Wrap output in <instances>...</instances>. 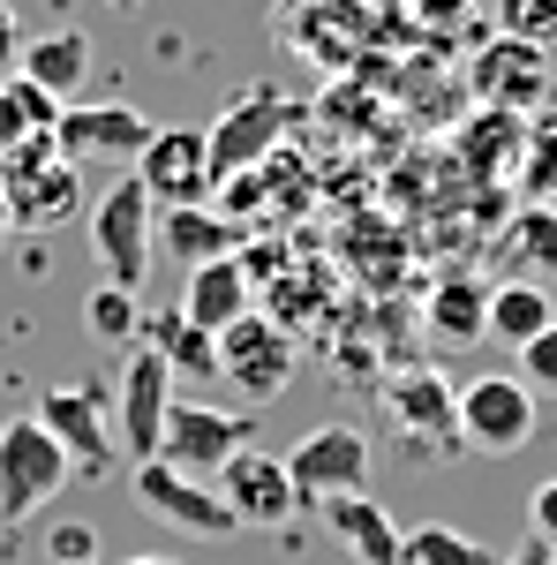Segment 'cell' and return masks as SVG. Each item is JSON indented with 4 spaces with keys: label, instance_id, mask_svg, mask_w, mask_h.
I'll return each mask as SVG.
<instances>
[{
    "label": "cell",
    "instance_id": "6da1fadb",
    "mask_svg": "<svg viewBox=\"0 0 557 565\" xmlns=\"http://www.w3.org/2000/svg\"><path fill=\"white\" fill-rule=\"evenodd\" d=\"M0 196H8V218L15 234H61L68 218L84 212V167L53 143V129L0 151Z\"/></svg>",
    "mask_w": 557,
    "mask_h": 565
},
{
    "label": "cell",
    "instance_id": "7a4b0ae2",
    "mask_svg": "<svg viewBox=\"0 0 557 565\" xmlns=\"http://www.w3.org/2000/svg\"><path fill=\"white\" fill-rule=\"evenodd\" d=\"M151 249H159V204L136 174L106 181L98 204H90V257L106 271V287H143L151 279Z\"/></svg>",
    "mask_w": 557,
    "mask_h": 565
},
{
    "label": "cell",
    "instance_id": "3957f363",
    "mask_svg": "<svg viewBox=\"0 0 557 565\" xmlns=\"http://www.w3.org/2000/svg\"><path fill=\"white\" fill-rule=\"evenodd\" d=\"M294 121V98L279 84H249L234 90L226 106H218V121L204 129V159H212V181H242L249 167H271V151H279V136Z\"/></svg>",
    "mask_w": 557,
    "mask_h": 565
},
{
    "label": "cell",
    "instance_id": "277c9868",
    "mask_svg": "<svg viewBox=\"0 0 557 565\" xmlns=\"http://www.w3.org/2000/svg\"><path fill=\"white\" fill-rule=\"evenodd\" d=\"M76 476V460L61 452V437L45 430L39 415L0 423V521L23 527L45 498H61V482Z\"/></svg>",
    "mask_w": 557,
    "mask_h": 565
},
{
    "label": "cell",
    "instance_id": "5b68a950",
    "mask_svg": "<svg viewBox=\"0 0 557 565\" xmlns=\"http://www.w3.org/2000/svg\"><path fill=\"white\" fill-rule=\"evenodd\" d=\"M53 143L76 167H136V151L151 143V121L129 98H68L53 121Z\"/></svg>",
    "mask_w": 557,
    "mask_h": 565
},
{
    "label": "cell",
    "instance_id": "8992f818",
    "mask_svg": "<svg viewBox=\"0 0 557 565\" xmlns=\"http://www.w3.org/2000/svg\"><path fill=\"white\" fill-rule=\"evenodd\" d=\"M167 407H173V370H167V354L136 340L129 362H121V385H114V445H129V460H159Z\"/></svg>",
    "mask_w": 557,
    "mask_h": 565
},
{
    "label": "cell",
    "instance_id": "52a82bcc",
    "mask_svg": "<svg viewBox=\"0 0 557 565\" xmlns=\"http://www.w3.org/2000/svg\"><path fill=\"white\" fill-rule=\"evenodd\" d=\"M279 460H287V482H294L301 505H324L340 490H369V437L346 430V423H324V430L294 437Z\"/></svg>",
    "mask_w": 557,
    "mask_h": 565
},
{
    "label": "cell",
    "instance_id": "ba28073f",
    "mask_svg": "<svg viewBox=\"0 0 557 565\" xmlns=\"http://www.w3.org/2000/svg\"><path fill=\"white\" fill-rule=\"evenodd\" d=\"M136 498L159 513L167 527L181 535H204V543H226V535H242L234 521V505L218 498L204 476H189V468H173V460H136Z\"/></svg>",
    "mask_w": 557,
    "mask_h": 565
},
{
    "label": "cell",
    "instance_id": "9c48e42d",
    "mask_svg": "<svg viewBox=\"0 0 557 565\" xmlns=\"http://www.w3.org/2000/svg\"><path fill=\"white\" fill-rule=\"evenodd\" d=\"M535 423H543V407H535V392L519 377H474V385H460V445L468 452L505 460V452H519L535 437Z\"/></svg>",
    "mask_w": 557,
    "mask_h": 565
},
{
    "label": "cell",
    "instance_id": "30bf717a",
    "mask_svg": "<svg viewBox=\"0 0 557 565\" xmlns=\"http://www.w3.org/2000/svg\"><path fill=\"white\" fill-rule=\"evenodd\" d=\"M39 423L61 437V452L76 460V476H106L114 468V407H106V392L84 385V377H68V385H45L39 392Z\"/></svg>",
    "mask_w": 557,
    "mask_h": 565
},
{
    "label": "cell",
    "instance_id": "8fae6325",
    "mask_svg": "<svg viewBox=\"0 0 557 565\" xmlns=\"http://www.w3.org/2000/svg\"><path fill=\"white\" fill-rule=\"evenodd\" d=\"M218 377H234L249 399H279V392L294 385V340L271 317L249 309V317H234L218 332Z\"/></svg>",
    "mask_w": 557,
    "mask_h": 565
},
{
    "label": "cell",
    "instance_id": "7c38bea8",
    "mask_svg": "<svg viewBox=\"0 0 557 565\" xmlns=\"http://www.w3.org/2000/svg\"><path fill=\"white\" fill-rule=\"evenodd\" d=\"M242 445H249V415L204 407V399H173L167 407V437H159V460L189 468V476H218Z\"/></svg>",
    "mask_w": 557,
    "mask_h": 565
},
{
    "label": "cell",
    "instance_id": "4fadbf2b",
    "mask_svg": "<svg viewBox=\"0 0 557 565\" xmlns=\"http://www.w3.org/2000/svg\"><path fill=\"white\" fill-rule=\"evenodd\" d=\"M218 498L234 505L242 535H249V527H287L301 513L294 482H287V460H271V452H257V445H242V452L218 468Z\"/></svg>",
    "mask_w": 557,
    "mask_h": 565
},
{
    "label": "cell",
    "instance_id": "5bb4252c",
    "mask_svg": "<svg viewBox=\"0 0 557 565\" xmlns=\"http://www.w3.org/2000/svg\"><path fill=\"white\" fill-rule=\"evenodd\" d=\"M136 181L151 189V204H204L218 181L204 159V129H151V143L136 151Z\"/></svg>",
    "mask_w": 557,
    "mask_h": 565
},
{
    "label": "cell",
    "instance_id": "9a60e30c",
    "mask_svg": "<svg viewBox=\"0 0 557 565\" xmlns=\"http://www.w3.org/2000/svg\"><path fill=\"white\" fill-rule=\"evenodd\" d=\"M468 84L482 106L497 114H519V106H543L550 90V45H527V39H497L468 61Z\"/></svg>",
    "mask_w": 557,
    "mask_h": 565
},
{
    "label": "cell",
    "instance_id": "2e32d148",
    "mask_svg": "<svg viewBox=\"0 0 557 565\" xmlns=\"http://www.w3.org/2000/svg\"><path fill=\"white\" fill-rule=\"evenodd\" d=\"M385 407L415 445H437V452L460 445V392L444 385L437 370H399V377L385 385Z\"/></svg>",
    "mask_w": 557,
    "mask_h": 565
},
{
    "label": "cell",
    "instance_id": "e0dca14e",
    "mask_svg": "<svg viewBox=\"0 0 557 565\" xmlns=\"http://www.w3.org/2000/svg\"><path fill=\"white\" fill-rule=\"evenodd\" d=\"M181 317L204 324V332H226L234 317L257 309V287H249V264L242 257H212V264H189V287H181Z\"/></svg>",
    "mask_w": 557,
    "mask_h": 565
},
{
    "label": "cell",
    "instance_id": "ac0fdd59",
    "mask_svg": "<svg viewBox=\"0 0 557 565\" xmlns=\"http://www.w3.org/2000/svg\"><path fill=\"white\" fill-rule=\"evenodd\" d=\"M324 527L346 543V558H354V565H399V535H407V527L392 521L369 490H340V498H324Z\"/></svg>",
    "mask_w": 557,
    "mask_h": 565
},
{
    "label": "cell",
    "instance_id": "d6986e66",
    "mask_svg": "<svg viewBox=\"0 0 557 565\" xmlns=\"http://www.w3.org/2000/svg\"><path fill=\"white\" fill-rule=\"evenodd\" d=\"M15 76H31V84L45 90V98H76V90L90 84V39L68 23V31H39L31 45H15Z\"/></svg>",
    "mask_w": 557,
    "mask_h": 565
},
{
    "label": "cell",
    "instance_id": "ffe728a7",
    "mask_svg": "<svg viewBox=\"0 0 557 565\" xmlns=\"http://www.w3.org/2000/svg\"><path fill=\"white\" fill-rule=\"evenodd\" d=\"M422 324H429V340H444V348H474V340L490 332V279L452 271L444 287H429Z\"/></svg>",
    "mask_w": 557,
    "mask_h": 565
},
{
    "label": "cell",
    "instance_id": "44dd1931",
    "mask_svg": "<svg viewBox=\"0 0 557 565\" xmlns=\"http://www.w3.org/2000/svg\"><path fill=\"white\" fill-rule=\"evenodd\" d=\"M136 340L159 348V354H167V370H173V377H189V385H212V377H218V332L189 324L181 309H151Z\"/></svg>",
    "mask_w": 557,
    "mask_h": 565
},
{
    "label": "cell",
    "instance_id": "7402d4cb",
    "mask_svg": "<svg viewBox=\"0 0 557 565\" xmlns=\"http://www.w3.org/2000/svg\"><path fill=\"white\" fill-rule=\"evenodd\" d=\"M543 324H557V295L543 279H490V340L527 348Z\"/></svg>",
    "mask_w": 557,
    "mask_h": 565
},
{
    "label": "cell",
    "instance_id": "603a6c76",
    "mask_svg": "<svg viewBox=\"0 0 557 565\" xmlns=\"http://www.w3.org/2000/svg\"><path fill=\"white\" fill-rule=\"evenodd\" d=\"M497 279H557V212L527 204L497 242Z\"/></svg>",
    "mask_w": 557,
    "mask_h": 565
},
{
    "label": "cell",
    "instance_id": "cb8c5ba5",
    "mask_svg": "<svg viewBox=\"0 0 557 565\" xmlns=\"http://www.w3.org/2000/svg\"><path fill=\"white\" fill-rule=\"evenodd\" d=\"M159 249L181 257V264L234 257V226H226L212 204H167V212H159Z\"/></svg>",
    "mask_w": 557,
    "mask_h": 565
},
{
    "label": "cell",
    "instance_id": "d4e9b609",
    "mask_svg": "<svg viewBox=\"0 0 557 565\" xmlns=\"http://www.w3.org/2000/svg\"><path fill=\"white\" fill-rule=\"evenodd\" d=\"M61 121V98H45L31 76H0V151H15V143H31Z\"/></svg>",
    "mask_w": 557,
    "mask_h": 565
},
{
    "label": "cell",
    "instance_id": "484cf974",
    "mask_svg": "<svg viewBox=\"0 0 557 565\" xmlns=\"http://www.w3.org/2000/svg\"><path fill=\"white\" fill-rule=\"evenodd\" d=\"M399 565H497V558L474 543L468 527L422 521V527H407V535H399Z\"/></svg>",
    "mask_w": 557,
    "mask_h": 565
},
{
    "label": "cell",
    "instance_id": "4316f807",
    "mask_svg": "<svg viewBox=\"0 0 557 565\" xmlns=\"http://www.w3.org/2000/svg\"><path fill=\"white\" fill-rule=\"evenodd\" d=\"M84 332L98 348H136V332H143V302H136L129 287H90L84 295Z\"/></svg>",
    "mask_w": 557,
    "mask_h": 565
},
{
    "label": "cell",
    "instance_id": "83f0119b",
    "mask_svg": "<svg viewBox=\"0 0 557 565\" xmlns=\"http://www.w3.org/2000/svg\"><path fill=\"white\" fill-rule=\"evenodd\" d=\"M513 174H519V196H527V204H550V212H557V114L527 129Z\"/></svg>",
    "mask_w": 557,
    "mask_h": 565
},
{
    "label": "cell",
    "instance_id": "f1b7e54d",
    "mask_svg": "<svg viewBox=\"0 0 557 565\" xmlns=\"http://www.w3.org/2000/svg\"><path fill=\"white\" fill-rule=\"evenodd\" d=\"M497 23H505V39L557 45V0H497Z\"/></svg>",
    "mask_w": 557,
    "mask_h": 565
},
{
    "label": "cell",
    "instance_id": "f546056e",
    "mask_svg": "<svg viewBox=\"0 0 557 565\" xmlns=\"http://www.w3.org/2000/svg\"><path fill=\"white\" fill-rule=\"evenodd\" d=\"M513 354H519V385L535 392V399H543V392L557 399V324H543V332H535L527 348H513Z\"/></svg>",
    "mask_w": 557,
    "mask_h": 565
},
{
    "label": "cell",
    "instance_id": "4dcf8cb0",
    "mask_svg": "<svg viewBox=\"0 0 557 565\" xmlns=\"http://www.w3.org/2000/svg\"><path fill=\"white\" fill-rule=\"evenodd\" d=\"M53 565H90L98 558V527H84V521H68V527H53Z\"/></svg>",
    "mask_w": 557,
    "mask_h": 565
},
{
    "label": "cell",
    "instance_id": "1f68e13d",
    "mask_svg": "<svg viewBox=\"0 0 557 565\" xmlns=\"http://www.w3.org/2000/svg\"><path fill=\"white\" fill-rule=\"evenodd\" d=\"M527 535H543V543L557 551V476L535 482V498H527Z\"/></svg>",
    "mask_w": 557,
    "mask_h": 565
},
{
    "label": "cell",
    "instance_id": "d6a6232c",
    "mask_svg": "<svg viewBox=\"0 0 557 565\" xmlns=\"http://www.w3.org/2000/svg\"><path fill=\"white\" fill-rule=\"evenodd\" d=\"M407 8L422 15L429 31H460V23H468V8H474V0H407Z\"/></svg>",
    "mask_w": 557,
    "mask_h": 565
},
{
    "label": "cell",
    "instance_id": "836d02e7",
    "mask_svg": "<svg viewBox=\"0 0 557 565\" xmlns=\"http://www.w3.org/2000/svg\"><path fill=\"white\" fill-rule=\"evenodd\" d=\"M15 45H23V15H15V0H0V68H8Z\"/></svg>",
    "mask_w": 557,
    "mask_h": 565
},
{
    "label": "cell",
    "instance_id": "e575fe53",
    "mask_svg": "<svg viewBox=\"0 0 557 565\" xmlns=\"http://www.w3.org/2000/svg\"><path fill=\"white\" fill-rule=\"evenodd\" d=\"M497 565H557V551L543 543V535H527V543H519L513 558H497Z\"/></svg>",
    "mask_w": 557,
    "mask_h": 565
},
{
    "label": "cell",
    "instance_id": "d590c367",
    "mask_svg": "<svg viewBox=\"0 0 557 565\" xmlns=\"http://www.w3.org/2000/svg\"><path fill=\"white\" fill-rule=\"evenodd\" d=\"M8 242H15V218H8V196H0V257H8Z\"/></svg>",
    "mask_w": 557,
    "mask_h": 565
},
{
    "label": "cell",
    "instance_id": "8d00e7d4",
    "mask_svg": "<svg viewBox=\"0 0 557 565\" xmlns=\"http://www.w3.org/2000/svg\"><path fill=\"white\" fill-rule=\"evenodd\" d=\"M129 565H173V558H159V551H151V558H129Z\"/></svg>",
    "mask_w": 557,
    "mask_h": 565
},
{
    "label": "cell",
    "instance_id": "74e56055",
    "mask_svg": "<svg viewBox=\"0 0 557 565\" xmlns=\"http://www.w3.org/2000/svg\"><path fill=\"white\" fill-rule=\"evenodd\" d=\"M106 8H121V15H129V8H143V0H106Z\"/></svg>",
    "mask_w": 557,
    "mask_h": 565
},
{
    "label": "cell",
    "instance_id": "f35d334b",
    "mask_svg": "<svg viewBox=\"0 0 557 565\" xmlns=\"http://www.w3.org/2000/svg\"><path fill=\"white\" fill-rule=\"evenodd\" d=\"M550 295H557V279H550Z\"/></svg>",
    "mask_w": 557,
    "mask_h": 565
}]
</instances>
